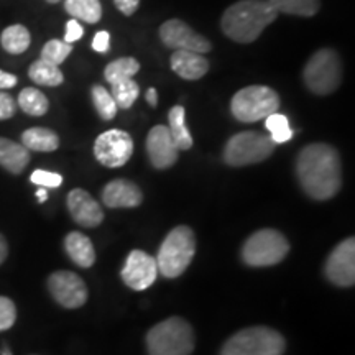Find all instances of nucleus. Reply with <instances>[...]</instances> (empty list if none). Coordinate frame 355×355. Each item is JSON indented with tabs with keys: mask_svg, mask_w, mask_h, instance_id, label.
Returning <instances> with one entry per match:
<instances>
[{
	"mask_svg": "<svg viewBox=\"0 0 355 355\" xmlns=\"http://www.w3.org/2000/svg\"><path fill=\"white\" fill-rule=\"evenodd\" d=\"M301 188L316 201H327L339 193L343 186V166L339 153L327 144L304 146L296 162Z\"/></svg>",
	"mask_w": 355,
	"mask_h": 355,
	"instance_id": "f257e3e1",
	"label": "nucleus"
},
{
	"mask_svg": "<svg viewBox=\"0 0 355 355\" xmlns=\"http://www.w3.org/2000/svg\"><path fill=\"white\" fill-rule=\"evenodd\" d=\"M278 12L266 0H241L224 12L220 20L225 37L237 43H252L277 20Z\"/></svg>",
	"mask_w": 355,
	"mask_h": 355,
	"instance_id": "f03ea898",
	"label": "nucleus"
},
{
	"mask_svg": "<svg viewBox=\"0 0 355 355\" xmlns=\"http://www.w3.org/2000/svg\"><path fill=\"white\" fill-rule=\"evenodd\" d=\"M196 254V239L194 232L186 225L173 229L159 245L157 266L158 273L166 278H176L183 275L191 260Z\"/></svg>",
	"mask_w": 355,
	"mask_h": 355,
	"instance_id": "7ed1b4c3",
	"label": "nucleus"
},
{
	"mask_svg": "<svg viewBox=\"0 0 355 355\" xmlns=\"http://www.w3.org/2000/svg\"><path fill=\"white\" fill-rule=\"evenodd\" d=\"M150 355H191L194 350V332L184 319L170 318L157 324L146 334Z\"/></svg>",
	"mask_w": 355,
	"mask_h": 355,
	"instance_id": "20e7f679",
	"label": "nucleus"
},
{
	"mask_svg": "<svg viewBox=\"0 0 355 355\" xmlns=\"http://www.w3.org/2000/svg\"><path fill=\"white\" fill-rule=\"evenodd\" d=\"M285 347V339L278 331L257 326L239 331L230 337L220 355H283Z\"/></svg>",
	"mask_w": 355,
	"mask_h": 355,
	"instance_id": "39448f33",
	"label": "nucleus"
},
{
	"mask_svg": "<svg viewBox=\"0 0 355 355\" xmlns=\"http://www.w3.org/2000/svg\"><path fill=\"white\" fill-rule=\"evenodd\" d=\"M303 79L313 94H332L343 83V63L339 55L329 48L314 53L304 66Z\"/></svg>",
	"mask_w": 355,
	"mask_h": 355,
	"instance_id": "423d86ee",
	"label": "nucleus"
},
{
	"mask_svg": "<svg viewBox=\"0 0 355 355\" xmlns=\"http://www.w3.org/2000/svg\"><path fill=\"white\" fill-rule=\"evenodd\" d=\"M279 96L266 86H248L235 92L230 102V110L237 121L245 123L259 122L268 115L278 112Z\"/></svg>",
	"mask_w": 355,
	"mask_h": 355,
	"instance_id": "0eeeda50",
	"label": "nucleus"
},
{
	"mask_svg": "<svg viewBox=\"0 0 355 355\" xmlns=\"http://www.w3.org/2000/svg\"><path fill=\"white\" fill-rule=\"evenodd\" d=\"M290 252V243L282 232L273 229H261L252 234L243 243L242 259L248 266H273Z\"/></svg>",
	"mask_w": 355,
	"mask_h": 355,
	"instance_id": "6e6552de",
	"label": "nucleus"
},
{
	"mask_svg": "<svg viewBox=\"0 0 355 355\" xmlns=\"http://www.w3.org/2000/svg\"><path fill=\"white\" fill-rule=\"evenodd\" d=\"M270 135L259 132H241L227 141L224 148V162L230 166H247L265 162L275 152Z\"/></svg>",
	"mask_w": 355,
	"mask_h": 355,
	"instance_id": "1a4fd4ad",
	"label": "nucleus"
},
{
	"mask_svg": "<svg viewBox=\"0 0 355 355\" xmlns=\"http://www.w3.org/2000/svg\"><path fill=\"white\" fill-rule=\"evenodd\" d=\"M133 153V140L127 132L112 128L96 139L94 155L97 162L107 168L123 166Z\"/></svg>",
	"mask_w": 355,
	"mask_h": 355,
	"instance_id": "9d476101",
	"label": "nucleus"
},
{
	"mask_svg": "<svg viewBox=\"0 0 355 355\" xmlns=\"http://www.w3.org/2000/svg\"><path fill=\"white\" fill-rule=\"evenodd\" d=\"M48 290L63 308L76 309L87 301V288L81 277L73 272H55L48 278Z\"/></svg>",
	"mask_w": 355,
	"mask_h": 355,
	"instance_id": "9b49d317",
	"label": "nucleus"
},
{
	"mask_svg": "<svg viewBox=\"0 0 355 355\" xmlns=\"http://www.w3.org/2000/svg\"><path fill=\"white\" fill-rule=\"evenodd\" d=\"M159 38L173 50L194 51L199 55L211 51V43L181 20H168L159 28Z\"/></svg>",
	"mask_w": 355,
	"mask_h": 355,
	"instance_id": "f8f14e48",
	"label": "nucleus"
},
{
	"mask_svg": "<svg viewBox=\"0 0 355 355\" xmlns=\"http://www.w3.org/2000/svg\"><path fill=\"white\" fill-rule=\"evenodd\" d=\"M121 277L128 288L144 291L152 286L158 277L157 260L144 250H132L127 257Z\"/></svg>",
	"mask_w": 355,
	"mask_h": 355,
	"instance_id": "ddd939ff",
	"label": "nucleus"
},
{
	"mask_svg": "<svg viewBox=\"0 0 355 355\" xmlns=\"http://www.w3.org/2000/svg\"><path fill=\"white\" fill-rule=\"evenodd\" d=\"M326 277L337 286H352L355 283V241L352 237L340 242L327 259Z\"/></svg>",
	"mask_w": 355,
	"mask_h": 355,
	"instance_id": "4468645a",
	"label": "nucleus"
},
{
	"mask_svg": "<svg viewBox=\"0 0 355 355\" xmlns=\"http://www.w3.org/2000/svg\"><path fill=\"white\" fill-rule=\"evenodd\" d=\"M146 152H148L150 162L157 170H166L176 163L180 150L176 148L168 127L157 125L146 137Z\"/></svg>",
	"mask_w": 355,
	"mask_h": 355,
	"instance_id": "2eb2a0df",
	"label": "nucleus"
},
{
	"mask_svg": "<svg viewBox=\"0 0 355 355\" xmlns=\"http://www.w3.org/2000/svg\"><path fill=\"white\" fill-rule=\"evenodd\" d=\"M68 209L74 222L83 227H97L104 220L99 202L84 189H73L68 194Z\"/></svg>",
	"mask_w": 355,
	"mask_h": 355,
	"instance_id": "dca6fc26",
	"label": "nucleus"
},
{
	"mask_svg": "<svg viewBox=\"0 0 355 355\" xmlns=\"http://www.w3.org/2000/svg\"><path fill=\"white\" fill-rule=\"evenodd\" d=\"M144 201V194L139 186L128 180H114L102 191V202L110 209L137 207Z\"/></svg>",
	"mask_w": 355,
	"mask_h": 355,
	"instance_id": "f3484780",
	"label": "nucleus"
},
{
	"mask_svg": "<svg viewBox=\"0 0 355 355\" xmlns=\"http://www.w3.org/2000/svg\"><path fill=\"white\" fill-rule=\"evenodd\" d=\"M171 69L186 81H198L209 71V61L199 53L178 50L171 56Z\"/></svg>",
	"mask_w": 355,
	"mask_h": 355,
	"instance_id": "a211bd4d",
	"label": "nucleus"
},
{
	"mask_svg": "<svg viewBox=\"0 0 355 355\" xmlns=\"http://www.w3.org/2000/svg\"><path fill=\"white\" fill-rule=\"evenodd\" d=\"M64 248L69 259L81 268H91L96 261V250L89 237L81 232H69L64 239Z\"/></svg>",
	"mask_w": 355,
	"mask_h": 355,
	"instance_id": "6ab92c4d",
	"label": "nucleus"
},
{
	"mask_svg": "<svg viewBox=\"0 0 355 355\" xmlns=\"http://www.w3.org/2000/svg\"><path fill=\"white\" fill-rule=\"evenodd\" d=\"M30 163V150L21 144L0 137V166L13 175H20Z\"/></svg>",
	"mask_w": 355,
	"mask_h": 355,
	"instance_id": "aec40b11",
	"label": "nucleus"
},
{
	"mask_svg": "<svg viewBox=\"0 0 355 355\" xmlns=\"http://www.w3.org/2000/svg\"><path fill=\"white\" fill-rule=\"evenodd\" d=\"M21 145L26 150H32V152H55L60 146V139L50 128L33 127L24 132Z\"/></svg>",
	"mask_w": 355,
	"mask_h": 355,
	"instance_id": "412c9836",
	"label": "nucleus"
},
{
	"mask_svg": "<svg viewBox=\"0 0 355 355\" xmlns=\"http://www.w3.org/2000/svg\"><path fill=\"white\" fill-rule=\"evenodd\" d=\"M170 127L168 130L171 133V139L175 141L178 150H189L193 146V137L188 125H186V112L183 105H175L168 114Z\"/></svg>",
	"mask_w": 355,
	"mask_h": 355,
	"instance_id": "4be33fe9",
	"label": "nucleus"
},
{
	"mask_svg": "<svg viewBox=\"0 0 355 355\" xmlns=\"http://www.w3.org/2000/svg\"><path fill=\"white\" fill-rule=\"evenodd\" d=\"M64 10L74 20H83L86 24H97L102 17L101 0H64Z\"/></svg>",
	"mask_w": 355,
	"mask_h": 355,
	"instance_id": "5701e85b",
	"label": "nucleus"
},
{
	"mask_svg": "<svg viewBox=\"0 0 355 355\" xmlns=\"http://www.w3.org/2000/svg\"><path fill=\"white\" fill-rule=\"evenodd\" d=\"M28 76L33 83H37L38 86H48V87H56L60 84H63L64 76L61 73L60 66H55L48 61H44L40 58L38 61L30 66Z\"/></svg>",
	"mask_w": 355,
	"mask_h": 355,
	"instance_id": "b1692460",
	"label": "nucleus"
},
{
	"mask_svg": "<svg viewBox=\"0 0 355 355\" xmlns=\"http://www.w3.org/2000/svg\"><path fill=\"white\" fill-rule=\"evenodd\" d=\"M278 13L296 17H313L319 12V0H266Z\"/></svg>",
	"mask_w": 355,
	"mask_h": 355,
	"instance_id": "393cba45",
	"label": "nucleus"
},
{
	"mask_svg": "<svg viewBox=\"0 0 355 355\" xmlns=\"http://www.w3.org/2000/svg\"><path fill=\"white\" fill-rule=\"evenodd\" d=\"M0 42H2V46L6 51L12 53V55H20V53L26 51V48L30 46L32 37H30V32L24 25H10L2 32Z\"/></svg>",
	"mask_w": 355,
	"mask_h": 355,
	"instance_id": "a878e982",
	"label": "nucleus"
},
{
	"mask_svg": "<svg viewBox=\"0 0 355 355\" xmlns=\"http://www.w3.org/2000/svg\"><path fill=\"white\" fill-rule=\"evenodd\" d=\"M140 71V63L135 58H119V60L112 61L107 64L104 71V78L109 84H115L125 81V79H132Z\"/></svg>",
	"mask_w": 355,
	"mask_h": 355,
	"instance_id": "bb28decb",
	"label": "nucleus"
},
{
	"mask_svg": "<svg viewBox=\"0 0 355 355\" xmlns=\"http://www.w3.org/2000/svg\"><path fill=\"white\" fill-rule=\"evenodd\" d=\"M19 105L25 114L33 115V117H42V115L48 112V107H50L46 96L35 87H25L20 92Z\"/></svg>",
	"mask_w": 355,
	"mask_h": 355,
	"instance_id": "cd10ccee",
	"label": "nucleus"
},
{
	"mask_svg": "<svg viewBox=\"0 0 355 355\" xmlns=\"http://www.w3.org/2000/svg\"><path fill=\"white\" fill-rule=\"evenodd\" d=\"M110 86H112V92H110V96H112L117 109H123V110L130 109L133 102L139 99L140 87L139 84L133 81V79H125V81L110 84Z\"/></svg>",
	"mask_w": 355,
	"mask_h": 355,
	"instance_id": "c85d7f7f",
	"label": "nucleus"
},
{
	"mask_svg": "<svg viewBox=\"0 0 355 355\" xmlns=\"http://www.w3.org/2000/svg\"><path fill=\"white\" fill-rule=\"evenodd\" d=\"M265 127L270 130V139L273 140L275 145L286 144L288 140L293 139V130L286 115L278 112L268 115L265 119Z\"/></svg>",
	"mask_w": 355,
	"mask_h": 355,
	"instance_id": "c756f323",
	"label": "nucleus"
},
{
	"mask_svg": "<svg viewBox=\"0 0 355 355\" xmlns=\"http://www.w3.org/2000/svg\"><path fill=\"white\" fill-rule=\"evenodd\" d=\"M91 94L97 114H99L104 121H112L115 114H117V105H115L112 96H110L107 89L97 84V86L92 87Z\"/></svg>",
	"mask_w": 355,
	"mask_h": 355,
	"instance_id": "7c9ffc66",
	"label": "nucleus"
},
{
	"mask_svg": "<svg viewBox=\"0 0 355 355\" xmlns=\"http://www.w3.org/2000/svg\"><path fill=\"white\" fill-rule=\"evenodd\" d=\"M73 51V44L63 42V40H50L42 50V60L48 63L60 66Z\"/></svg>",
	"mask_w": 355,
	"mask_h": 355,
	"instance_id": "2f4dec72",
	"label": "nucleus"
},
{
	"mask_svg": "<svg viewBox=\"0 0 355 355\" xmlns=\"http://www.w3.org/2000/svg\"><path fill=\"white\" fill-rule=\"evenodd\" d=\"M17 308L10 298L0 296V332L10 329L15 324Z\"/></svg>",
	"mask_w": 355,
	"mask_h": 355,
	"instance_id": "473e14b6",
	"label": "nucleus"
},
{
	"mask_svg": "<svg viewBox=\"0 0 355 355\" xmlns=\"http://www.w3.org/2000/svg\"><path fill=\"white\" fill-rule=\"evenodd\" d=\"M33 184H38L40 188H58L63 183V176L58 175V173H51V171H44V170H35L30 176Z\"/></svg>",
	"mask_w": 355,
	"mask_h": 355,
	"instance_id": "72a5a7b5",
	"label": "nucleus"
},
{
	"mask_svg": "<svg viewBox=\"0 0 355 355\" xmlns=\"http://www.w3.org/2000/svg\"><path fill=\"white\" fill-rule=\"evenodd\" d=\"M17 110V104L13 97L7 92H0V121H7L13 117Z\"/></svg>",
	"mask_w": 355,
	"mask_h": 355,
	"instance_id": "f704fd0d",
	"label": "nucleus"
},
{
	"mask_svg": "<svg viewBox=\"0 0 355 355\" xmlns=\"http://www.w3.org/2000/svg\"><path fill=\"white\" fill-rule=\"evenodd\" d=\"M83 35H84V30L81 24H79L78 20L71 19L68 24H66V33H64L63 42L73 44L74 42H78V40H81Z\"/></svg>",
	"mask_w": 355,
	"mask_h": 355,
	"instance_id": "c9c22d12",
	"label": "nucleus"
},
{
	"mask_svg": "<svg viewBox=\"0 0 355 355\" xmlns=\"http://www.w3.org/2000/svg\"><path fill=\"white\" fill-rule=\"evenodd\" d=\"M110 46V35L107 32H97L92 40V48L97 53H107Z\"/></svg>",
	"mask_w": 355,
	"mask_h": 355,
	"instance_id": "e433bc0d",
	"label": "nucleus"
},
{
	"mask_svg": "<svg viewBox=\"0 0 355 355\" xmlns=\"http://www.w3.org/2000/svg\"><path fill=\"white\" fill-rule=\"evenodd\" d=\"M115 7L121 10L123 15L130 17L137 12V8L140 6V0H114Z\"/></svg>",
	"mask_w": 355,
	"mask_h": 355,
	"instance_id": "4c0bfd02",
	"label": "nucleus"
},
{
	"mask_svg": "<svg viewBox=\"0 0 355 355\" xmlns=\"http://www.w3.org/2000/svg\"><path fill=\"white\" fill-rule=\"evenodd\" d=\"M19 79L17 76H13L10 73H6V71H0V89H10L13 86H17Z\"/></svg>",
	"mask_w": 355,
	"mask_h": 355,
	"instance_id": "58836bf2",
	"label": "nucleus"
},
{
	"mask_svg": "<svg viewBox=\"0 0 355 355\" xmlns=\"http://www.w3.org/2000/svg\"><path fill=\"white\" fill-rule=\"evenodd\" d=\"M146 102H148V104L152 105V107H157V104H158V92H157V89L150 87L148 91H146Z\"/></svg>",
	"mask_w": 355,
	"mask_h": 355,
	"instance_id": "ea45409f",
	"label": "nucleus"
},
{
	"mask_svg": "<svg viewBox=\"0 0 355 355\" xmlns=\"http://www.w3.org/2000/svg\"><path fill=\"white\" fill-rule=\"evenodd\" d=\"M7 255H8L7 241H6V237H3V235L0 234V265L3 263V260L7 259Z\"/></svg>",
	"mask_w": 355,
	"mask_h": 355,
	"instance_id": "a19ab883",
	"label": "nucleus"
},
{
	"mask_svg": "<svg viewBox=\"0 0 355 355\" xmlns=\"http://www.w3.org/2000/svg\"><path fill=\"white\" fill-rule=\"evenodd\" d=\"M37 198H38V201L40 202H44L48 199V191L44 189V188H40L38 191H37Z\"/></svg>",
	"mask_w": 355,
	"mask_h": 355,
	"instance_id": "79ce46f5",
	"label": "nucleus"
},
{
	"mask_svg": "<svg viewBox=\"0 0 355 355\" xmlns=\"http://www.w3.org/2000/svg\"><path fill=\"white\" fill-rule=\"evenodd\" d=\"M0 355H12V350L7 347V345H3L2 349H0Z\"/></svg>",
	"mask_w": 355,
	"mask_h": 355,
	"instance_id": "37998d69",
	"label": "nucleus"
},
{
	"mask_svg": "<svg viewBox=\"0 0 355 355\" xmlns=\"http://www.w3.org/2000/svg\"><path fill=\"white\" fill-rule=\"evenodd\" d=\"M46 2H50V3H58V2H61V0H46Z\"/></svg>",
	"mask_w": 355,
	"mask_h": 355,
	"instance_id": "c03bdc74",
	"label": "nucleus"
}]
</instances>
